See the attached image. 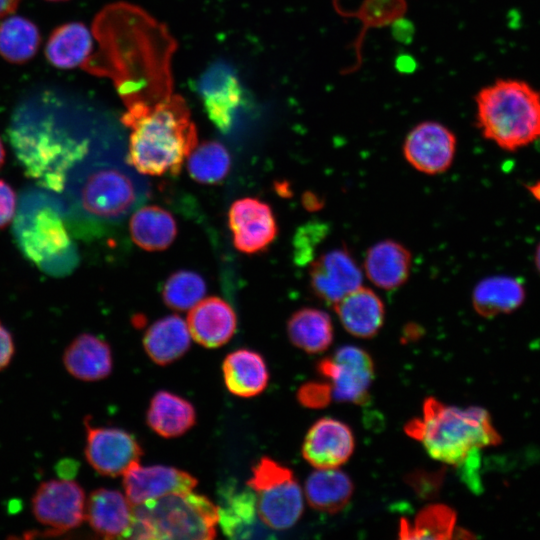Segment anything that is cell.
<instances>
[{"mask_svg":"<svg viewBox=\"0 0 540 540\" xmlns=\"http://www.w3.org/2000/svg\"><path fill=\"white\" fill-rule=\"evenodd\" d=\"M228 227L234 247L249 255L266 251L278 234L272 208L255 197L240 198L231 204Z\"/></svg>","mask_w":540,"mask_h":540,"instance_id":"12","label":"cell"},{"mask_svg":"<svg viewBox=\"0 0 540 540\" xmlns=\"http://www.w3.org/2000/svg\"><path fill=\"white\" fill-rule=\"evenodd\" d=\"M20 0H0V18H3L16 10Z\"/></svg>","mask_w":540,"mask_h":540,"instance_id":"42","label":"cell"},{"mask_svg":"<svg viewBox=\"0 0 540 540\" xmlns=\"http://www.w3.org/2000/svg\"><path fill=\"white\" fill-rule=\"evenodd\" d=\"M206 291V281L201 274L179 269L171 273L162 284L161 297L167 307L186 311L201 301Z\"/></svg>","mask_w":540,"mask_h":540,"instance_id":"35","label":"cell"},{"mask_svg":"<svg viewBox=\"0 0 540 540\" xmlns=\"http://www.w3.org/2000/svg\"><path fill=\"white\" fill-rule=\"evenodd\" d=\"M405 429L432 458L451 465H462L479 449L501 442L483 408L447 406L433 397L425 400L422 418L410 421Z\"/></svg>","mask_w":540,"mask_h":540,"instance_id":"3","label":"cell"},{"mask_svg":"<svg viewBox=\"0 0 540 540\" xmlns=\"http://www.w3.org/2000/svg\"><path fill=\"white\" fill-rule=\"evenodd\" d=\"M413 32V26L409 21L398 20L393 25V35L401 42L408 43L412 39Z\"/></svg>","mask_w":540,"mask_h":540,"instance_id":"41","label":"cell"},{"mask_svg":"<svg viewBox=\"0 0 540 540\" xmlns=\"http://www.w3.org/2000/svg\"><path fill=\"white\" fill-rule=\"evenodd\" d=\"M332 398L331 386L324 382H307L297 392L298 401L308 408L325 407Z\"/></svg>","mask_w":540,"mask_h":540,"instance_id":"37","label":"cell"},{"mask_svg":"<svg viewBox=\"0 0 540 540\" xmlns=\"http://www.w3.org/2000/svg\"><path fill=\"white\" fill-rule=\"evenodd\" d=\"M84 423L85 456L96 472L116 477L140 461L143 450L132 434L120 428L92 426L88 419Z\"/></svg>","mask_w":540,"mask_h":540,"instance_id":"11","label":"cell"},{"mask_svg":"<svg viewBox=\"0 0 540 540\" xmlns=\"http://www.w3.org/2000/svg\"><path fill=\"white\" fill-rule=\"evenodd\" d=\"M535 265L537 268V271L540 274V243L538 244L536 251H535Z\"/></svg>","mask_w":540,"mask_h":540,"instance_id":"44","label":"cell"},{"mask_svg":"<svg viewBox=\"0 0 540 540\" xmlns=\"http://www.w3.org/2000/svg\"><path fill=\"white\" fill-rule=\"evenodd\" d=\"M533 195L540 200V183L535 184L533 187L530 188Z\"/></svg>","mask_w":540,"mask_h":540,"instance_id":"45","label":"cell"},{"mask_svg":"<svg viewBox=\"0 0 540 540\" xmlns=\"http://www.w3.org/2000/svg\"><path fill=\"white\" fill-rule=\"evenodd\" d=\"M309 278L314 294L333 305L362 284V272L344 248L330 250L314 260Z\"/></svg>","mask_w":540,"mask_h":540,"instance_id":"14","label":"cell"},{"mask_svg":"<svg viewBox=\"0 0 540 540\" xmlns=\"http://www.w3.org/2000/svg\"><path fill=\"white\" fill-rule=\"evenodd\" d=\"M200 94L210 120L226 132L241 100V87L235 74L225 64H215L200 80Z\"/></svg>","mask_w":540,"mask_h":540,"instance_id":"19","label":"cell"},{"mask_svg":"<svg viewBox=\"0 0 540 540\" xmlns=\"http://www.w3.org/2000/svg\"><path fill=\"white\" fill-rule=\"evenodd\" d=\"M136 170L116 159H95L77 165L64 191L75 217L116 223L149 197V187Z\"/></svg>","mask_w":540,"mask_h":540,"instance_id":"2","label":"cell"},{"mask_svg":"<svg viewBox=\"0 0 540 540\" xmlns=\"http://www.w3.org/2000/svg\"><path fill=\"white\" fill-rule=\"evenodd\" d=\"M186 323L191 337L198 344L206 348H217L233 337L237 317L227 301L211 296L190 309Z\"/></svg>","mask_w":540,"mask_h":540,"instance_id":"20","label":"cell"},{"mask_svg":"<svg viewBox=\"0 0 540 540\" xmlns=\"http://www.w3.org/2000/svg\"><path fill=\"white\" fill-rule=\"evenodd\" d=\"M122 122L131 130L126 161L139 174L178 175L198 143L190 111L178 95L152 105L129 103Z\"/></svg>","mask_w":540,"mask_h":540,"instance_id":"1","label":"cell"},{"mask_svg":"<svg viewBox=\"0 0 540 540\" xmlns=\"http://www.w3.org/2000/svg\"><path fill=\"white\" fill-rule=\"evenodd\" d=\"M148 426L165 438L179 437L196 422L193 405L186 399L168 391H158L152 397L146 414Z\"/></svg>","mask_w":540,"mask_h":540,"instance_id":"28","label":"cell"},{"mask_svg":"<svg viewBox=\"0 0 540 540\" xmlns=\"http://www.w3.org/2000/svg\"><path fill=\"white\" fill-rule=\"evenodd\" d=\"M63 362L66 370L82 381L102 380L113 367L109 344L90 333L80 334L68 345Z\"/></svg>","mask_w":540,"mask_h":540,"instance_id":"22","label":"cell"},{"mask_svg":"<svg viewBox=\"0 0 540 540\" xmlns=\"http://www.w3.org/2000/svg\"><path fill=\"white\" fill-rule=\"evenodd\" d=\"M190 344L187 323L178 315L158 319L149 326L143 337L145 352L154 363L162 366L181 358Z\"/></svg>","mask_w":540,"mask_h":540,"instance_id":"25","label":"cell"},{"mask_svg":"<svg viewBox=\"0 0 540 540\" xmlns=\"http://www.w3.org/2000/svg\"><path fill=\"white\" fill-rule=\"evenodd\" d=\"M226 388L235 396L254 397L266 388L269 372L263 357L249 349L229 353L222 365Z\"/></svg>","mask_w":540,"mask_h":540,"instance_id":"24","label":"cell"},{"mask_svg":"<svg viewBox=\"0 0 540 540\" xmlns=\"http://www.w3.org/2000/svg\"><path fill=\"white\" fill-rule=\"evenodd\" d=\"M63 211L57 199L32 192L22 199L14 221V235L25 257L57 276L69 274L79 262Z\"/></svg>","mask_w":540,"mask_h":540,"instance_id":"6","label":"cell"},{"mask_svg":"<svg viewBox=\"0 0 540 540\" xmlns=\"http://www.w3.org/2000/svg\"><path fill=\"white\" fill-rule=\"evenodd\" d=\"M85 519L103 538H129L134 522V506L118 490L99 488L86 500Z\"/></svg>","mask_w":540,"mask_h":540,"instance_id":"18","label":"cell"},{"mask_svg":"<svg viewBox=\"0 0 540 540\" xmlns=\"http://www.w3.org/2000/svg\"><path fill=\"white\" fill-rule=\"evenodd\" d=\"M352 494L351 479L337 468L319 469L306 480L307 501L312 508L322 512L336 513L342 510Z\"/></svg>","mask_w":540,"mask_h":540,"instance_id":"30","label":"cell"},{"mask_svg":"<svg viewBox=\"0 0 540 540\" xmlns=\"http://www.w3.org/2000/svg\"><path fill=\"white\" fill-rule=\"evenodd\" d=\"M86 498L82 487L71 479L42 483L32 498V512L39 523L54 532H65L82 524Z\"/></svg>","mask_w":540,"mask_h":540,"instance_id":"10","label":"cell"},{"mask_svg":"<svg viewBox=\"0 0 540 540\" xmlns=\"http://www.w3.org/2000/svg\"><path fill=\"white\" fill-rule=\"evenodd\" d=\"M246 484L255 493L260 519L268 528L285 530L301 517L302 490L288 467L262 457L252 467Z\"/></svg>","mask_w":540,"mask_h":540,"instance_id":"8","label":"cell"},{"mask_svg":"<svg viewBox=\"0 0 540 540\" xmlns=\"http://www.w3.org/2000/svg\"><path fill=\"white\" fill-rule=\"evenodd\" d=\"M218 523L233 539L264 538L267 526L260 519L256 495L251 488L226 483L219 490Z\"/></svg>","mask_w":540,"mask_h":540,"instance_id":"16","label":"cell"},{"mask_svg":"<svg viewBox=\"0 0 540 540\" xmlns=\"http://www.w3.org/2000/svg\"><path fill=\"white\" fill-rule=\"evenodd\" d=\"M318 372L330 381L332 397L340 402L362 404L374 379L370 355L357 346L340 347L330 358L322 359Z\"/></svg>","mask_w":540,"mask_h":540,"instance_id":"9","label":"cell"},{"mask_svg":"<svg viewBox=\"0 0 540 540\" xmlns=\"http://www.w3.org/2000/svg\"><path fill=\"white\" fill-rule=\"evenodd\" d=\"M309 203H310V202H307L306 204H309ZM313 203H314V202H313V200H312V208H313V205H314Z\"/></svg>","mask_w":540,"mask_h":540,"instance_id":"47","label":"cell"},{"mask_svg":"<svg viewBox=\"0 0 540 540\" xmlns=\"http://www.w3.org/2000/svg\"><path fill=\"white\" fill-rule=\"evenodd\" d=\"M50 1H61V0H50Z\"/></svg>","mask_w":540,"mask_h":540,"instance_id":"48","label":"cell"},{"mask_svg":"<svg viewBox=\"0 0 540 540\" xmlns=\"http://www.w3.org/2000/svg\"><path fill=\"white\" fill-rule=\"evenodd\" d=\"M397 68L402 72H411L415 68V61L410 56L403 55L397 59Z\"/></svg>","mask_w":540,"mask_h":540,"instance_id":"43","label":"cell"},{"mask_svg":"<svg viewBox=\"0 0 540 540\" xmlns=\"http://www.w3.org/2000/svg\"><path fill=\"white\" fill-rule=\"evenodd\" d=\"M14 354V343L10 332L0 322V370L5 368Z\"/></svg>","mask_w":540,"mask_h":540,"instance_id":"40","label":"cell"},{"mask_svg":"<svg viewBox=\"0 0 540 540\" xmlns=\"http://www.w3.org/2000/svg\"><path fill=\"white\" fill-rule=\"evenodd\" d=\"M218 507L192 491L169 494L134 506L132 539H213Z\"/></svg>","mask_w":540,"mask_h":540,"instance_id":"7","label":"cell"},{"mask_svg":"<svg viewBox=\"0 0 540 540\" xmlns=\"http://www.w3.org/2000/svg\"><path fill=\"white\" fill-rule=\"evenodd\" d=\"M16 194L13 188L0 179V230L7 227L16 213Z\"/></svg>","mask_w":540,"mask_h":540,"instance_id":"39","label":"cell"},{"mask_svg":"<svg viewBox=\"0 0 540 540\" xmlns=\"http://www.w3.org/2000/svg\"><path fill=\"white\" fill-rule=\"evenodd\" d=\"M5 159V150L2 144V141L0 139V168L2 167Z\"/></svg>","mask_w":540,"mask_h":540,"instance_id":"46","label":"cell"},{"mask_svg":"<svg viewBox=\"0 0 540 540\" xmlns=\"http://www.w3.org/2000/svg\"><path fill=\"white\" fill-rule=\"evenodd\" d=\"M9 138L25 174L53 192L64 190L68 175L89 151L87 140L71 136L48 117H15Z\"/></svg>","mask_w":540,"mask_h":540,"instance_id":"4","label":"cell"},{"mask_svg":"<svg viewBox=\"0 0 540 540\" xmlns=\"http://www.w3.org/2000/svg\"><path fill=\"white\" fill-rule=\"evenodd\" d=\"M129 231L133 242L148 252L166 250L178 233L174 216L158 205H146L131 216Z\"/></svg>","mask_w":540,"mask_h":540,"instance_id":"27","label":"cell"},{"mask_svg":"<svg viewBox=\"0 0 540 540\" xmlns=\"http://www.w3.org/2000/svg\"><path fill=\"white\" fill-rule=\"evenodd\" d=\"M345 330L359 338H371L381 329L385 309L380 297L371 289L359 287L335 305Z\"/></svg>","mask_w":540,"mask_h":540,"instance_id":"21","label":"cell"},{"mask_svg":"<svg viewBox=\"0 0 540 540\" xmlns=\"http://www.w3.org/2000/svg\"><path fill=\"white\" fill-rule=\"evenodd\" d=\"M482 135L507 151L540 138V92L517 79H499L475 98Z\"/></svg>","mask_w":540,"mask_h":540,"instance_id":"5","label":"cell"},{"mask_svg":"<svg viewBox=\"0 0 540 540\" xmlns=\"http://www.w3.org/2000/svg\"><path fill=\"white\" fill-rule=\"evenodd\" d=\"M327 233V227L321 223H308L298 230L294 241L295 261L306 264L312 260L317 244Z\"/></svg>","mask_w":540,"mask_h":540,"instance_id":"36","label":"cell"},{"mask_svg":"<svg viewBox=\"0 0 540 540\" xmlns=\"http://www.w3.org/2000/svg\"><path fill=\"white\" fill-rule=\"evenodd\" d=\"M197 479L180 469L163 466L133 464L123 474L125 495L133 506L169 494L192 491Z\"/></svg>","mask_w":540,"mask_h":540,"instance_id":"15","label":"cell"},{"mask_svg":"<svg viewBox=\"0 0 540 540\" xmlns=\"http://www.w3.org/2000/svg\"><path fill=\"white\" fill-rule=\"evenodd\" d=\"M443 472L414 471L407 477L408 484L423 498L435 496L442 484Z\"/></svg>","mask_w":540,"mask_h":540,"instance_id":"38","label":"cell"},{"mask_svg":"<svg viewBox=\"0 0 540 540\" xmlns=\"http://www.w3.org/2000/svg\"><path fill=\"white\" fill-rule=\"evenodd\" d=\"M40 42L37 26L24 17L11 16L0 23V55L11 63L32 59Z\"/></svg>","mask_w":540,"mask_h":540,"instance_id":"32","label":"cell"},{"mask_svg":"<svg viewBox=\"0 0 540 540\" xmlns=\"http://www.w3.org/2000/svg\"><path fill=\"white\" fill-rule=\"evenodd\" d=\"M411 261V254L405 246L394 240H384L369 248L364 267L372 283L391 290L406 282Z\"/></svg>","mask_w":540,"mask_h":540,"instance_id":"23","label":"cell"},{"mask_svg":"<svg viewBox=\"0 0 540 540\" xmlns=\"http://www.w3.org/2000/svg\"><path fill=\"white\" fill-rule=\"evenodd\" d=\"M525 287L521 280L507 275L482 279L473 289L472 304L482 317L492 318L518 309L525 300Z\"/></svg>","mask_w":540,"mask_h":540,"instance_id":"26","label":"cell"},{"mask_svg":"<svg viewBox=\"0 0 540 540\" xmlns=\"http://www.w3.org/2000/svg\"><path fill=\"white\" fill-rule=\"evenodd\" d=\"M231 155L227 148L215 140L203 141L187 157L189 176L205 185L221 183L231 170Z\"/></svg>","mask_w":540,"mask_h":540,"instance_id":"33","label":"cell"},{"mask_svg":"<svg viewBox=\"0 0 540 540\" xmlns=\"http://www.w3.org/2000/svg\"><path fill=\"white\" fill-rule=\"evenodd\" d=\"M354 444L349 426L333 418H321L307 432L302 455L315 468H338L350 458Z\"/></svg>","mask_w":540,"mask_h":540,"instance_id":"17","label":"cell"},{"mask_svg":"<svg viewBox=\"0 0 540 540\" xmlns=\"http://www.w3.org/2000/svg\"><path fill=\"white\" fill-rule=\"evenodd\" d=\"M456 138L446 126L426 121L415 126L407 135L403 153L406 160L418 171L438 174L452 164Z\"/></svg>","mask_w":540,"mask_h":540,"instance_id":"13","label":"cell"},{"mask_svg":"<svg viewBox=\"0 0 540 540\" xmlns=\"http://www.w3.org/2000/svg\"><path fill=\"white\" fill-rule=\"evenodd\" d=\"M456 526V513L442 504H431L423 508L413 522L401 520L400 538L403 539H448L452 538Z\"/></svg>","mask_w":540,"mask_h":540,"instance_id":"34","label":"cell"},{"mask_svg":"<svg viewBox=\"0 0 540 540\" xmlns=\"http://www.w3.org/2000/svg\"><path fill=\"white\" fill-rule=\"evenodd\" d=\"M92 34L80 22H70L57 27L50 35L45 55L55 67L70 69L82 66L91 56Z\"/></svg>","mask_w":540,"mask_h":540,"instance_id":"29","label":"cell"},{"mask_svg":"<svg viewBox=\"0 0 540 540\" xmlns=\"http://www.w3.org/2000/svg\"><path fill=\"white\" fill-rule=\"evenodd\" d=\"M290 341L307 353L326 350L333 341V326L329 315L316 308L295 311L287 323Z\"/></svg>","mask_w":540,"mask_h":540,"instance_id":"31","label":"cell"}]
</instances>
